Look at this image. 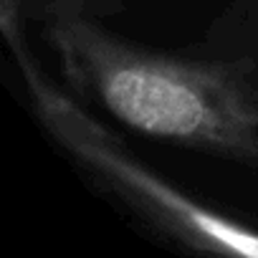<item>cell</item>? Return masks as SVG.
<instances>
[{
	"mask_svg": "<svg viewBox=\"0 0 258 258\" xmlns=\"http://www.w3.org/2000/svg\"><path fill=\"white\" fill-rule=\"evenodd\" d=\"M46 36L69 84L116 121L258 170V81L243 63L155 53L79 16H53Z\"/></svg>",
	"mask_w": 258,
	"mask_h": 258,
	"instance_id": "6da1fadb",
	"label": "cell"
},
{
	"mask_svg": "<svg viewBox=\"0 0 258 258\" xmlns=\"http://www.w3.org/2000/svg\"><path fill=\"white\" fill-rule=\"evenodd\" d=\"M3 31L23 71L38 121L104 192L114 195L152 230L180 243L182 248L198 253L258 258V230L210 210L142 165L116 140V135L91 119L76 101L61 94L43 76L18 28L6 16Z\"/></svg>",
	"mask_w": 258,
	"mask_h": 258,
	"instance_id": "7a4b0ae2",
	"label": "cell"
}]
</instances>
